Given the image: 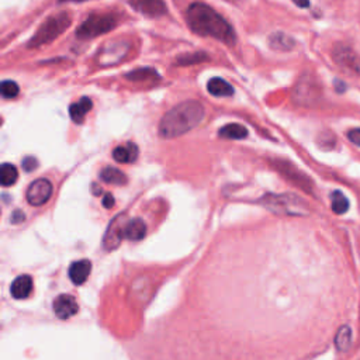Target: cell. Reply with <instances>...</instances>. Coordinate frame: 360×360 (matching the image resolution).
Wrapping results in <instances>:
<instances>
[{
    "mask_svg": "<svg viewBox=\"0 0 360 360\" xmlns=\"http://www.w3.org/2000/svg\"><path fill=\"white\" fill-rule=\"evenodd\" d=\"M266 207L279 214H289V215H304L308 212L307 204L293 194H270L266 196L265 201Z\"/></svg>",
    "mask_w": 360,
    "mask_h": 360,
    "instance_id": "obj_4",
    "label": "cell"
},
{
    "mask_svg": "<svg viewBox=\"0 0 360 360\" xmlns=\"http://www.w3.org/2000/svg\"><path fill=\"white\" fill-rule=\"evenodd\" d=\"M128 3L134 10L147 17H161L168 10L164 0H128Z\"/></svg>",
    "mask_w": 360,
    "mask_h": 360,
    "instance_id": "obj_10",
    "label": "cell"
},
{
    "mask_svg": "<svg viewBox=\"0 0 360 360\" xmlns=\"http://www.w3.org/2000/svg\"><path fill=\"white\" fill-rule=\"evenodd\" d=\"M205 110L203 104L194 100H187L175 106L161 120L159 134L162 138H176L196 128L204 118Z\"/></svg>",
    "mask_w": 360,
    "mask_h": 360,
    "instance_id": "obj_2",
    "label": "cell"
},
{
    "mask_svg": "<svg viewBox=\"0 0 360 360\" xmlns=\"http://www.w3.org/2000/svg\"><path fill=\"white\" fill-rule=\"evenodd\" d=\"M0 92H2V96L5 99H15L20 89H19V85L13 81H3L2 82V86H0Z\"/></svg>",
    "mask_w": 360,
    "mask_h": 360,
    "instance_id": "obj_27",
    "label": "cell"
},
{
    "mask_svg": "<svg viewBox=\"0 0 360 360\" xmlns=\"http://www.w3.org/2000/svg\"><path fill=\"white\" fill-rule=\"evenodd\" d=\"M22 221H24V214L22 211H15L13 215H12V223L19 224Z\"/></svg>",
    "mask_w": 360,
    "mask_h": 360,
    "instance_id": "obj_32",
    "label": "cell"
},
{
    "mask_svg": "<svg viewBox=\"0 0 360 360\" xmlns=\"http://www.w3.org/2000/svg\"><path fill=\"white\" fill-rule=\"evenodd\" d=\"M125 240L130 241H141L143 237L147 235V226L141 219H134L130 220L125 226V231H124Z\"/></svg>",
    "mask_w": 360,
    "mask_h": 360,
    "instance_id": "obj_19",
    "label": "cell"
},
{
    "mask_svg": "<svg viewBox=\"0 0 360 360\" xmlns=\"http://www.w3.org/2000/svg\"><path fill=\"white\" fill-rule=\"evenodd\" d=\"M187 24L193 33L201 37H212L227 45H233L237 40L234 29L228 22L203 3H193L187 9Z\"/></svg>",
    "mask_w": 360,
    "mask_h": 360,
    "instance_id": "obj_1",
    "label": "cell"
},
{
    "mask_svg": "<svg viewBox=\"0 0 360 360\" xmlns=\"http://www.w3.org/2000/svg\"><path fill=\"white\" fill-rule=\"evenodd\" d=\"M70 22H72V19L68 13H58V15L48 17L42 23V26L37 30L36 36L29 42V47L38 48V47L51 44L70 26Z\"/></svg>",
    "mask_w": 360,
    "mask_h": 360,
    "instance_id": "obj_3",
    "label": "cell"
},
{
    "mask_svg": "<svg viewBox=\"0 0 360 360\" xmlns=\"http://www.w3.org/2000/svg\"><path fill=\"white\" fill-rule=\"evenodd\" d=\"M51 196L52 185L47 179H37L27 189V201L34 207L44 205L45 203H48Z\"/></svg>",
    "mask_w": 360,
    "mask_h": 360,
    "instance_id": "obj_9",
    "label": "cell"
},
{
    "mask_svg": "<svg viewBox=\"0 0 360 360\" xmlns=\"http://www.w3.org/2000/svg\"><path fill=\"white\" fill-rule=\"evenodd\" d=\"M279 171L293 183H296L303 190L311 193L313 191V182L300 171H297L295 166H292L289 162H277Z\"/></svg>",
    "mask_w": 360,
    "mask_h": 360,
    "instance_id": "obj_12",
    "label": "cell"
},
{
    "mask_svg": "<svg viewBox=\"0 0 360 360\" xmlns=\"http://www.w3.org/2000/svg\"><path fill=\"white\" fill-rule=\"evenodd\" d=\"M23 168L27 171V172H31L37 168V161L33 158V157H27L24 161H23Z\"/></svg>",
    "mask_w": 360,
    "mask_h": 360,
    "instance_id": "obj_30",
    "label": "cell"
},
{
    "mask_svg": "<svg viewBox=\"0 0 360 360\" xmlns=\"http://www.w3.org/2000/svg\"><path fill=\"white\" fill-rule=\"evenodd\" d=\"M349 200L347 197L339 191V190H335L331 196V208L335 214H345L347 210H349Z\"/></svg>",
    "mask_w": 360,
    "mask_h": 360,
    "instance_id": "obj_24",
    "label": "cell"
},
{
    "mask_svg": "<svg viewBox=\"0 0 360 360\" xmlns=\"http://www.w3.org/2000/svg\"><path fill=\"white\" fill-rule=\"evenodd\" d=\"M334 62L349 74L360 77V56L359 54L346 44H336L332 49Z\"/></svg>",
    "mask_w": 360,
    "mask_h": 360,
    "instance_id": "obj_6",
    "label": "cell"
},
{
    "mask_svg": "<svg viewBox=\"0 0 360 360\" xmlns=\"http://www.w3.org/2000/svg\"><path fill=\"white\" fill-rule=\"evenodd\" d=\"M116 27V19L111 15H92L88 17L77 31L79 40L96 38L104 33L111 31Z\"/></svg>",
    "mask_w": 360,
    "mask_h": 360,
    "instance_id": "obj_5",
    "label": "cell"
},
{
    "mask_svg": "<svg viewBox=\"0 0 360 360\" xmlns=\"http://www.w3.org/2000/svg\"><path fill=\"white\" fill-rule=\"evenodd\" d=\"M113 158L120 164H132L138 158V147L132 142H127L113 151Z\"/></svg>",
    "mask_w": 360,
    "mask_h": 360,
    "instance_id": "obj_15",
    "label": "cell"
},
{
    "mask_svg": "<svg viewBox=\"0 0 360 360\" xmlns=\"http://www.w3.org/2000/svg\"><path fill=\"white\" fill-rule=\"evenodd\" d=\"M91 272H92V263L88 259L77 260L69 267V279L74 284L81 285L88 280Z\"/></svg>",
    "mask_w": 360,
    "mask_h": 360,
    "instance_id": "obj_13",
    "label": "cell"
},
{
    "mask_svg": "<svg viewBox=\"0 0 360 360\" xmlns=\"http://www.w3.org/2000/svg\"><path fill=\"white\" fill-rule=\"evenodd\" d=\"M54 313L55 315L59 318V320H69L74 315L78 314L79 311V306L77 303V300L72 297V296H68V295H61L55 299L54 304Z\"/></svg>",
    "mask_w": 360,
    "mask_h": 360,
    "instance_id": "obj_11",
    "label": "cell"
},
{
    "mask_svg": "<svg viewBox=\"0 0 360 360\" xmlns=\"http://www.w3.org/2000/svg\"><path fill=\"white\" fill-rule=\"evenodd\" d=\"M335 85H336V92H339V93H342V92H345V84H342V82H339V81H336L335 82Z\"/></svg>",
    "mask_w": 360,
    "mask_h": 360,
    "instance_id": "obj_34",
    "label": "cell"
},
{
    "mask_svg": "<svg viewBox=\"0 0 360 360\" xmlns=\"http://www.w3.org/2000/svg\"><path fill=\"white\" fill-rule=\"evenodd\" d=\"M208 56L207 54L203 52H196V54H189V55H183L178 59L179 65H190V63H198L203 61H207Z\"/></svg>",
    "mask_w": 360,
    "mask_h": 360,
    "instance_id": "obj_28",
    "label": "cell"
},
{
    "mask_svg": "<svg viewBox=\"0 0 360 360\" xmlns=\"http://www.w3.org/2000/svg\"><path fill=\"white\" fill-rule=\"evenodd\" d=\"M352 343V329L347 325H343L339 328V331L336 332L335 336V346L338 350L345 352L349 349Z\"/></svg>",
    "mask_w": 360,
    "mask_h": 360,
    "instance_id": "obj_26",
    "label": "cell"
},
{
    "mask_svg": "<svg viewBox=\"0 0 360 360\" xmlns=\"http://www.w3.org/2000/svg\"><path fill=\"white\" fill-rule=\"evenodd\" d=\"M114 197L110 194V193H106V196L103 197V205L106 207V208H111L113 205H114Z\"/></svg>",
    "mask_w": 360,
    "mask_h": 360,
    "instance_id": "obj_31",
    "label": "cell"
},
{
    "mask_svg": "<svg viewBox=\"0 0 360 360\" xmlns=\"http://www.w3.org/2000/svg\"><path fill=\"white\" fill-rule=\"evenodd\" d=\"M220 136L227 139H244L248 136V130L241 124H228L220 130Z\"/></svg>",
    "mask_w": 360,
    "mask_h": 360,
    "instance_id": "obj_22",
    "label": "cell"
},
{
    "mask_svg": "<svg viewBox=\"0 0 360 360\" xmlns=\"http://www.w3.org/2000/svg\"><path fill=\"white\" fill-rule=\"evenodd\" d=\"M208 93L215 96V97H227L234 95V88L224 79L221 78H212L207 84Z\"/></svg>",
    "mask_w": 360,
    "mask_h": 360,
    "instance_id": "obj_18",
    "label": "cell"
},
{
    "mask_svg": "<svg viewBox=\"0 0 360 360\" xmlns=\"http://www.w3.org/2000/svg\"><path fill=\"white\" fill-rule=\"evenodd\" d=\"M93 193L95 194H100L102 193V190L97 187V185H93Z\"/></svg>",
    "mask_w": 360,
    "mask_h": 360,
    "instance_id": "obj_36",
    "label": "cell"
},
{
    "mask_svg": "<svg viewBox=\"0 0 360 360\" xmlns=\"http://www.w3.org/2000/svg\"><path fill=\"white\" fill-rule=\"evenodd\" d=\"M92 107H93L92 100L89 97H82L79 102L70 104V107H69L70 118L74 120L75 123H78V124L84 123L86 114L92 110Z\"/></svg>",
    "mask_w": 360,
    "mask_h": 360,
    "instance_id": "obj_17",
    "label": "cell"
},
{
    "mask_svg": "<svg viewBox=\"0 0 360 360\" xmlns=\"http://www.w3.org/2000/svg\"><path fill=\"white\" fill-rule=\"evenodd\" d=\"M128 81H134V82H148V81H159V74L152 69V68H141L136 70L130 72L125 77Z\"/></svg>",
    "mask_w": 360,
    "mask_h": 360,
    "instance_id": "obj_20",
    "label": "cell"
},
{
    "mask_svg": "<svg viewBox=\"0 0 360 360\" xmlns=\"http://www.w3.org/2000/svg\"><path fill=\"white\" fill-rule=\"evenodd\" d=\"M61 3H63V2H86V0H59Z\"/></svg>",
    "mask_w": 360,
    "mask_h": 360,
    "instance_id": "obj_35",
    "label": "cell"
},
{
    "mask_svg": "<svg viewBox=\"0 0 360 360\" xmlns=\"http://www.w3.org/2000/svg\"><path fill=\"white\" fill-rule=\"evenodd\" d=\"M17 178H19V172L15 165L3 164L2 168H0V183H2V186L5 187L13 186L17 182Z\"/></svg>",
    "mask_w": 360,
    "mask_h": 360,
    "instance_id": "obj_23",
    "label": "cell"
},
{
    "mask_svg": "<svg viewBox=\"0 0 360 360\" xmlns=\"http://www.w3.org/2000/svg\"><path fill=\"white\" fill-rule=\"evenodd\" d=\"M33 292V279L29 274L19 276L10 285V295L16 300L27 299Z\"/></svg>",
    "mask_w": 360,
    "mask_h": 360,
    "instance_id": "obj_14",
    "label": "cell"
},
{
    "mask_svg": "<svg viewBox=\"0 0 360 360\" xmlns=\"http://www.w3.org/2000/svg\"><path fill=\"white\" fill-rule=\"evenodd\" d=\"M125 44H109V47L100 54V63L102 65H111L121 61L127 52Z\"/></svg>",
    "mask_w": 360,
    "mask_h": 360,
    "instance_id": "obj_16",
    "label": "cell"
},
{
    "mask_svg": "<svg viewBox=\"0 0 360 360\" xmlns=\"http://www.w3.org/2000/svg\"><path fill=\"white\" fill-rule=\"evenodd\" d=\"M295 96H296L297 103L310 106L320 99L321 88L318 86V84L314 78H302V81L299 82V85L296 88Z\"/></svg>",
    "mask_w": 360,
    "mask_h": 360,
    "instance_id": "obj_8",
    "label": "cell"
},
{
    "mask_svg": "<svg viewBox=\"0 0 360 360\" xmlns=\"http://www.w3.org/2000/svg\"><path fill=\"white\" fill-rule=\"evenodd\" d=\"M128 220L124 214L117 215V217L111 221V224L107 228V233L104 235L103 240V245L107 251H113L116 249L123 240H125L124 231H125V226H127Z\"/></svg>",
    "mask_w": 360,
    "mask_h": 360,
    "instance_id": "obj_7",
    "label": "cell"
},
{
    "mask_svg": "<svg viewBox=\"0 0 360 360\" xmlns=\"http://www.w3.org/2000/svg\"><path fill=\"white\" fill-rule=\"evenodd\" d=\"M100 179L104 183H110V185H117V186H124L127 183V176L117 168H111L107 166L100 173Z\"/></svg>",
    "mask_w": 360,
    "mask_h": 360,
    "instance_id": "obj_21",
    "label": "cell"
},
{
    "mask_svg": "<svg viewBox=\"0 0 360 360\" xmlns=\"http://www.w3.org/2000/svg\"><path fill=\"white\" fill-rule=\"evenodd\" d=\"M270 47L279 51H289L295 47V40L283 33H276L270 38Z\"/></svg>",
    "mask_w": 360,
    "mask_h": 360,
    "instance_id": "obj_25",
    "label": "cell"
},
{
    "mask_svg": "<svg viewBox=\"0 0 360 360\" xmlns=\"http://www.w3.org/2000/svg\"><path fill=\"white\" fill-rule=\"evenodd\" d=\"M293 2H295L299 8H303V9H306V8L310 6V0H293Z\"/></svg>",
    "mask_w": 360,
    "mask_h": 360,
    "instance_id": "obj_33",
    "label": "cell"
},
{
    "mask_svg": "<svg viewBox=\"0 0 360 360\" xmlns=\"http://www.w3.org/2000/svg\"><path fill=\"white\" fill-rule=\"evenodd\" d=\"M347 138L354 146L360 147V128H353L347 132Z\"/></svg>",
    "mask_w": 360,
    "mask_h": 360,
    "instance_id": "obj_29",
    "label": "cell"
}]
</instances>
